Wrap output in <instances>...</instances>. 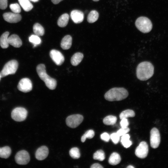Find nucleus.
Instances as JSON below:
<instances>
[{"mask_svg": "<svg viewBox=\"0 0 168 168\" xmlns=\"http://www.w3.org/2000/svg\"><path fill=\"white\" fill-rule=\"evenodd\" d=\"M154 72V67L150 62L144 61L139 63L136 70L137 78L141 81L147 80L153 76Z\"/></svg>", "mask_w": 168, "mask_h": 168, "instance_id": "nucleus-1", "label": "nucleus"}, {"mask_svg": "<svg viewBox=\"0 0 168 168\" xmlns=\"http://www.w3.org/2000/svg\"><path fill=\"white\" fill-rule=\"evenodd\" d=\"M128 95V92L125 88L114 87L110 89L105 93L104 97L109 101H120L126 98Z\"/></svg>", "mask_w": 168, "mask_h": 168, "instance_id": "nucleus-2", "label": "nucleus"}, {"mask_svg": "<svg viewBox=\"0 0 168 168\" xmlns=\"http://www.w3.org/2000/svg\"><path fill=\"white\" fill-rule=\"evenodd\" d=\"M36 69L38 76L44 81L46 86L50 90L55 89L57 86V81L47 74L45 65L43 64H39Z\"/></svg>", "mask_w": 168, "mask_h": 168, "instance_id": "nucleus-3", "label": "nucleus"}, {"mask_svg": "<svg viewBox=\"0 0 168 168\" xmlns=\"http://www.w3.org/2000/svg\"><path fill=\"white\" fill-rule=\"evenodd\" d=\"M135 25L140 31L143 33H147L152 30V25L151 21L148 18L141 16L136 21Z\"/></svg>", "mask_w": 168, "mask_h": 168, "instance_id": "nucleus-4", "label": "nucleus"}, {"mask_svg": "<svg viewBox=\"0 0 168 168\" xmlns=\"http://www.w3.org/2000/svg\"><path fill=\"white\" fill-rule=\"evenodd\" d=\"M18 63L15 60H10L4 65L0 72L1 77H3L10 74H14L18 68Z\"/></svg>", "mask_w": 168, "mask_h": 168, "instance_id": "nucleus-5", "label": "nucleus"}, {"mask_svg": "<svg viewBox=\"0 0 168 168\" xmlns=\"http://www.w3.org/2000/svg\"><path fill=\"white\" fill-rule=\"evenodd\" d=\"M27 115V111L24 108L18 107L14 109L11 113V117L15 121L21 122L24 120Z\"/></svg>", "mask_w": 168, "mask_h": 168, "instance_id": "nucleus-6", "label": "nucleus"}, {"mask_svg": "<svg viewBox=\"0 0 168 168\" xmlns=\"http://www.w3.org/2000/svg\"><path fill=\"white\" fill-rule=\"evenodd\" d=\"M83 116L79 114L70 115L66 119V123L70 128H75L78 126L82 122Z\"/></svg>", "mask_w": 168, "mask_h": 168, "instance_id": "nucleus-7", "label": "nucleus"}, {"mask_svg": "<svg viewBox=\"0 0 168 168\" xmlns=\"http://www.w3.org/2000/svg\"><path fill=\"white\" fill-rule=\"evenodd\" d=\"M15 160L16 162L18 164L26 165L30 161V156L26 151L22 150L17 153L15 156Z\"/></svg>", "mask_w": 168, "mask_h": 168, "instance_id": "nucleus-8", "label": "nucleus"}, {"mask_svg": "<svg viewBox=\"0 0 168 168\" xmlns=\"http://www.w3.org/2000/svg\"><path fill=\"white\" fill-rule=\"evenodd\" d=\"M160 136L158 130L156 128H152L150 131V142L151 147L157 148L160 142Z\"/></svg>", "mask_w": 168, "mask_h": 168, "instance_id": "nucleus-9", "label": "nucleus"}, {"mask_svg": "<svg viewBox=\"0 0 168 168\" xmlns=\"http://www.w3.org/2000/svg\"><path fill=\"white\" fill-rule=\"evenodd\" d=\"M148 152V147L147 142L144 141L141 142L137 147L135 154L138 157L144 158L146 157Z\"/></svg>", "mask_w": 168, "mask_h": 168, "instance_id": "nucleus-10", "label": "nucleus"}, {"mask_svg": "<svg viewBox=\"0 0 168 168\" xmlns=\"http://www.w3.org/2000/svg\"><path fill=\"white\" fill-rule=\"evenodd\" d=\"M18 89L23 92H28L32 89V84L31 80L27 78L22 79L17 85Z\"/></svg>", "mask_w": 168, "mask_h": 168, "instance_id": "nucleus-11", "label": "nucleus"}, {"mask_svg": "<svg viewBox=\"0 0 168 168\" xmlns=\"http://www.w3.org/2000/svg\"><path fill=\"white\" fill-rule=\"evenodd\" d=\"M49 55L52 59L57 65H61L64 62L63 55L58 50L52 49L50 51Z\"/></svg>", "mask_w": 168, "mask_h": 168, "instance_id": "nucleus-12", "label": "nucleus"}, {"mask_svg": "<svg viewBox=\"0 0 168 168\" xmlns=\"http://www.w3.org/2000/svg\"><path fill=\"white\" fill-rule=\"evenodd\" d=\"M3 17L6 21L11 23H16L20 21L21 19V15L19 13L6 12L3 14Z\"/></svg>", "mask_w": 168, "mask_h": 168, "instance_id": "nucleus-13", "label": "nucleus"}, {"mask_svg": "<svg viewBox=\"0 0 168 168\" xmlns=\"http://www.w3.org/2000/svg\"><path fill=\"white\" fill-rule=\"evenodd\" d=\"M49 149L45 146L39 148L35 152L36 158L39 160H42L46 158L49 154Z\"/></svg>", "mask_w": 168, "mask_h": 168, "instance_id": "nucleus-14", "label": "nucleus"}, {"mask_svg": "<svg viewBox=\"0 0 168 168\" xmlns=\"http://www.w3.org/2000/svg\"><path fill=\"white\" fill-rule=\"evenodd\" d=\"M71 17L75 23H79L83 20L84 14L81 11L75 10L72 11L71 13Z\"/></svg>", "mask_w": 168, "mask_h": 168, "instance_id": "nucleus-15", "label": "nucleus"}, {"mask_svg": "<svg viewBox=\"0 0 168 168\" xmlns=\"http://www.w3.org/2000/svg\"><path fill=\"white\" fill-rule=\"evenodd\" d=\"M9 44L16 48H19L22 45V41L17 35L13 34L8 37Z\"/></svg>", "mask_w": 168, "mask_h": 168, "instance_id": "nucleus-16", "label": "nucleus"}, {"mask_svg": "<svg viewBox=\"0 0 168 168\" xmlns=\"http://www.w3.org/2000/svg\"><path fill=\"white\" fill-rule=\"evenodd\" d=\"M72 42V37L70 35L65 36L62 39L61 47L63 49H68L71 46Z\"/></svg>", "mask_w": 168, "mask_h": 168, "instance_id": "nucleus-17", "label": "nucleus"}, {"mask_svg": "<svg viewBox=\"0 0 168 168\" xmlns=\"http://www.w3.org/2000/svg\"><path fill=\"white\" fill-rule=\"evenodd\" d=\"M83 58V54L82 53L77 52L74 54L71 57V62L74 66L78 65L81 62Z\"/></svg>", "mask_w": 168, "mask_h": 168, "instance_id": "nucleus-18", "label": "nucleus"}, {"mask_svg": "<svg viewBox=\"0 0 168 168\" xmlns=\"http://www.w3.org/2000/svg\"><path fill=\"white\" fill-rule=\"evenodd\" d=\"M9 34L8 32L6 31L4 33L0 38V45L2 48L6 49L8 47V36Z\"/></svg>", "mask_w": 168, "mask_h": 168, "instance_id": "nucleus-19", "label": "nucleus"}, {"mask_svg": "<svg viewBox=\"0 0 168 168\" xmlns=\"http://www.w3.org/2000/svg\"><path fill=\"white\" fill-rule=\"evenodd\" d=\"M69 16L67 13H64L61 15L58 21V25L59 26L63 27L67 25L69 19Z\"/></svg>", "mask_w": 168, "mask_h": 168, "instance_id": "nucleus-20", "label": "nucleus"}, {"mask_svg": "<svg viewBox=\"0 0 168 168\" xmlns=\"http://www.w3.org/2000/svg\"><path fill=\"white\" fill-rule=\"evenodd\" d=\"M121 160L119 155L117 152H113L110 155L109 159V164L112 165H116L119 163Z\"/></svg>", "mask_w": 168, "mask_h": 168, "instance_id": "nucleus-21", "label": "nucleus"}, {"mask_svg": "<svg viewBox=\"0 0 168 168\" xmlns=\"http://www.w3.org/2000/svg\"><path fill=\"white\" fill-rule=\"evenodd\" d=\"M18 1L20 5L25 11L28 12L33 8V6L29 0H18Z\"/></svg>", "mask_w": 168, "mask_h": 168, "instance_id": "nucleus-22", "label": "nucleus"}, {"mask_svg": "<svg viewBox=\"0 0 168 168\" xmlns=\"http://www.w3.org/2000/svg\"><path fill=\"white\" fill-rule=\"evenodd\" d=\"M11 153V148L8 146L0 147V157L6 159L8 158Z\"/></svg>", "mask_w": 168, "mask_h": 168, "instance_id": "nucleus-23", "label": "nucleus"}, {"mask_svg": "<svg viewBox=\"0 0 168 168\" xmlns=\"http://www.w3.org/2000/svg\"><path fill=\"white\" fill-rule=\"evenodd\" d=\"M33 30L35 35L38 36H43L44 33L43 27L38 23H35L33 26Z\"/></svg>", "mask_w": 168, "mask_h": 168, "instance_id": "nucleus-24", "label": "nucleus"}, {"mask_svg": "<svg viewBox=\"0 0 168 168\" xmlns=\"http://www.w3.org/2000/svg\"><path fill=\"white\" fill-rule=\"evenodd\" d=\"M117 120V118L116 116L110 115L106 116L104 119L103 122L105 125H112L116 123Z\"/></svg>", "mask_w": 168, "mask_h": 168, "instance_id": "nucleus-25", "label": "nucleus"}, {"mask_svg": "<svg viewBox=\"0 0 168 168\" xmlns=\"http://www.w3.org/2000/svg\"><path fill=\"white\" fill-rule=\"evenodd\" d=\"M99 13L96 10L91 11L87 17V21L90 23H93L96 21L98 19Z\"/></svg>", "mask_w": 168, "mask_h": 168, "instance_id": "nucleus-26", "label": "nucleus"}, {"mask_svg": "<svg viewBox=\"0 0 168 168\" xmlns=\"http://www.w3.org/2000/svg\"><path fill=\"white\" fill-rule=\"evenodd\" d=\"M130 136L128 134H126L121 137V142L124 147L127 148L132 144V142L129 140Z\"/></svg>", "mask_w": 168, "mask_h": 168, "instance_id": "nucleus-27", "label": "nucleus"}, {"mask_svg": "<svg viewBox=\"0 0 168 168\" xmlns=\"http://www.w3.org/2000/svg\"><path fill=\"white\" fill-rule=\"evenodd\" d=\"M135 115L134 111L131 110H126L122 111L119 115L121 119L124 118H127L129 117H133Z\"/></svg>", "mask_w": 168, "mask_h": 168, "instance_id": "nucleus-28", "label": "nucleus"}, {"mask_svg": "<svg viewBox=\"0 0 168 168\" xmlns=\"http://www.w3.org/2000/svg\"><path fill=\"white\" fill-rule=\"evenodd\" d=\"M93 158L95 160L103 161L105 158V153L102 150H98L94 154Z\"/></svg>", "mask_w": 168, "mask_h": 168, "instance_id": "nucleus-29", "label": "nucleus"}, {"mask_svg": "<svg viewBox=\"0 0 168 168\" xmlns=\"http://www.w3.org/2000/svg\"><path fill=\"white\" fill-rule=\"evenodd\" d=\"M29 40L33 44L34 47L40 44L41 42V40L39 36L35 35L30 36L29 37Z\"/></svg>", "mask_w": 168, "mask_h": 168, "instance_id": "nucleus-30", "label": "nucleus"}, {"mask_svg": "<svg viewBox=\"0 0 168 168\" xmlns=\"http://www.w3.org/2000/svg\"><path fill=\"white\" fill-rule=\"evenodd\" d=\"M69 155L73 158L78 159L80 156V154L79 149L76 147H73L69 151Z\"/></svg>", "mask_w": 168, "mask_h": 168, "instance_id": "nucleus-31", "label": "nucleus"}, {"mask_svg": "<svg viewBox=\"0 0 168 168\" xmlns=\"http://www.w3.org/2000/svg\"><path fill=\"white\" fill-rule=\"evenodd\" d=\"M95 135V132L92 130H89L87 131L82 136L81 138V141L84 142L86 138L91 139L93 138Z\"/></svg>", "mask_w": 168, "mask_h": 168, "instance_id": "nucleus-32", "label": "nucleus"}, {"mask_svg": "<svg viewBox=\"0 0 168 168\" xmlns=\"http://www.w3.org/2000/svg\"><path fill=\"white\" fill-rule=\"evenodd\" d=\"M9 7L11 10L14 13H19L21 12L20 6L18 3L12 4Z\"/></svg>", "mask_w": 168, "mask_h": 168, "instance_id": "nucleus-33", "label": "nucleus"}, {"mask_svg": "<svg viewBox=\"0 0 168 168\" xmlns=\"http://www.w3.org/2000/svg\"><path fill=\"white\" fill-rule=\"evenodd\" d=\"M110 137V138L114 144H117L120 140V136L116 133H112Z\"/></svg>", "mask_w": 168, "mask_h": 168, "instance_id": "nucleus-34", "label": "nucleus"}, {"mask_svg": "<svg viewBox=\"0 0 168 168\" xmlns=\"http://www.w3.org/2000/svg\"><path fill=\"white\" fill-rule=\"evenodd\" d=\"M129 128L128 127L121 128L117 131L116 133L119 136H121L126 134L129 132Z\"/></svg>", "mask_w": 168, "mask_h": 168, "instance_id": "nucleus-35", "label": "nucleus"}, {"mask_svg": "<svg viewBox=\"0 0 168 168\" xmlns=\"http://www.w3.org/2000/svg\"><path fill=\"white\" fill-rule=\"evenodd\" d=\"M101 139L106 142L109 141L110 138V137L109 134L107 133H104L100 135Z\"/></svg>", "mask_w": 168, "mask_h": 168, "instance_id": "nucleus-36", "label": "nucleus"}, {"mask_svg": "<svg viewBox=\"0 0 168 168\" xmlns=\"http://www.w3.org/2000/svg\"><path fill=\"white\" fill-rule=\"evenodd\" d=\"M129 124V122L127 118H124L121 119L120 122V125L121 128L128 127Z\"/></svg>", "mask_w": 168, "mask_h": 168, "instance_id": "nucleus-37", "label": "nucleus"}, {"mask_svg": "<svg viewBox=\"0 0 168 168\" xmlns=\"http://www.w3.org/2000/svg\"><path fill=\"white\" fill-rule=\"evenodd\" d=\"M7 0H0V9H5L7 7Z\"/></svg>", "mask_w": 168, "mask_h": 168, "instance_id": "nucleus-38", "label": "nucleus"}, {"mask_svg": "<svg viewBox=\"0 0 168 168\" xmlns=\"http://www.w3.org/2000/svg\"><path fill=\"white\" fill-rule=\"evenodd\" d=\"M91 168H103V167L100 164L98 163H95L92 164L91 166Z\"/></svg>", "mask_w": 168, "mask_h": 168, "instance_id": "nucleus-39", "label": "nucleus"}, {"mask_svg": "<svg viewBox=\"0 0 168 168\" xmlns=\"http://www.w3.org/2000/svg\"><path fill=\"white\" fill-rule=\"evenodd\" d=\"M63 0H51L52 2L54 4H57Z\"/></svg>", "mask_w": 168, "mask_h": 168, "instance_id": "nucleus-40", "label": "nucleus"}, {"mask_svg": "<svg viewBox=\"0 0 168 168\" xmlns=\"http://www.w3.org/2000/svg\"><path fill=\"white\" fill-rule=\"evenodd\" d=\"M30 1L34 2H38L39 0H29Z\"/></svg>", "mask_w": 168, "mask_h": 168, "instance_id": "nucleus-41", "label": "nucleus"}, {"mask_svg": "<svg viewBox=\"0 0 168 168\" xmlns=\"http://www.w3.org/2000/svg\"><path fill=\"white\" fill-rule=\"evenodd\" d=\"M127 168H134V167L133 166H132L130 165V166H127Z\"/></svg>", "mask_w": 168, "mask_h": 168, "instance_id": "nucleus-42", "label": "nucleus"}, {"mask_svg": "<svg viewBox=\"0 0 168 168\" xmlns=\"http://www.w3.org/2000/svg\"><path fill=\"white\" fill-rule=\"evenodd\" d=\"M93 0V1H94L96 2V1H99V0Z\"/></svg>", "mask_w": 168, "mask_h": 168, "instance_id": "nucleus-43", "label": "nucleus"}, {"mask_svg": "<svg viewBox=\"0 0 168 168\" xmlns=\"http://www.w3.org/2000/svg\"><path fill=\"white\" fill-rule=\"evenodd\" d=\"M1 76L0 75V79H1Z\"/></svg>", "mask_w": 168, "mask_h": 168, "instance_id": "nucleus-44", "label": "nucleus"}]
</instances>
